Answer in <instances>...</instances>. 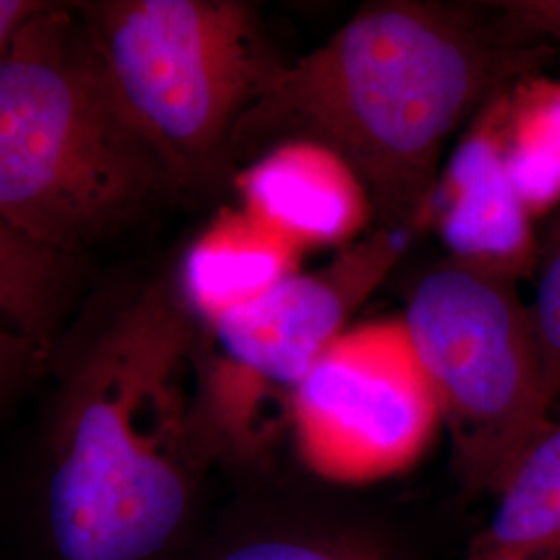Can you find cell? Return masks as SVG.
I'll list each match as a JSON object with an SVG mask.
<instances>
[{
  "mask_svg": "<svg viewBox=\"0 0 560 560\" xmlns=\"http://www.w3.org/2000/svg\"><path fill=\"white\" fill-rule=\"evenodd\" d=\"M200 339L185 300L152 284L60 384L42 469L55 560H168L212 465L196 409Z\"/></svg>",
  "mask_w": 560,
  "mask_h": 560,
  "instance_id": "cell-1",
  "label": "cell"
},
{
  "mask_svg": "<svg viewBox=\"0 0 560 560\" xmlns=\"http://www.w3.org/2000/svg\"><path fill=\"white\" fill-rule=\"evenodd\" d=\"M523 59L499 25L471 11L368 4L318 48L280 65L241 122L233 159L318 141L360 175L382 226L407 233L428 224L446 141L520 75Z\"/></svg>",
  "mask_w": 560,
  "mask_h": 560,
  "instance_id": "cell-2",
  "label": "cell"
},
{
  "mask_svg": "<svg viewBox=\"0 0 560 560\" xmlns=\"http://www.w3.org/2000/svg\"><path fill=\"white\" fill-rule=\"evenodd\" d=\"M168 189L85 23L44 4L0 55V222L71 256L133 224Z\"/></svg>",
  "mask_w": 560,
  "mask_h": 560,
  "instance_id": "cell-3",
  "label": "cell"
},
{
  "mask_svg": "<svg viewBox=\"0 0 560 560\" xmlns=\"http://www.w3.org/2000/svg\"><path fill=\"white\" fill-rule=\"evenodd\" d=\"M83 15L115 101L175 189L221 175L282 65L254 11L235 0H115Z\"/></svg>",
  "mask_w": 560,
  "mask_h": 560,
  "instance_id": "cell-4",
  "label": "cell"
},
{
  "mask_svg": "<svg viewBox=\"0 0 560 560\" xmlns=\"http://www.w3.org/2000/svg\"><path fill=\"white\" fill-rule=\"evenodd\" d=\"M400 318L451 434L463 490L494 494L552 421L532 312L517 282L442 261L416 282Z\"/></svg>",
  "mask_w": 560,
  "mask_h": 560,
  "instance_id": "cell-5",
  "label": "cell"
},
{
  "mask_svg": "<svg viewBox=\"0 0 560 560\" xmlns=\"http://www.w3.org/2000/svg\"><path fill=\"white\" fill-rule=\"evenodd\" d=\"M441 423L400 316L351 324L289 400L301 457L335 480L399 471L421 457Z\"/></svg>",
  "mask_w": 560,
  "mask_h": 560,
  "instance_id": "cell-6",
  "label": "cell"
},
{
  "mask_svg": "<svg viewBox=\"0 0 560 560\" xmlns=\"http://www.w3.org/2000/svg\"><path fill=\"white\" fill-rule=\"evenodd\" d=\"M405 231L381 226L340 249L314 272L298 270L268 293L208 322L219 353L208 358L229 378L289 399L301 378L351 326V318L399 261Z\"/></svg>",
  "mask_w": 560,
  "mask_h": 560,
  "instance_id": "cell-7",
  "label": "cell"
},
{
  "mask_svg": "<svg viewBox=\"0 0 560 560\" xmlns=\"http://www.w3.org/2000/svg\"><path fill=\"white\" fill-rule=\"evenodd\" d=\"M506 88L469 120V129L442 164L428 224L436 226L448 260L520 284L536 270L540 252L534 214L506 154Z\"/></svg>",
  "mask_w": 560,
  "mask_h": 560,
  "instance_id": "cell-8",
  "label": "cell"
},
{
  "mask_svg": "<svg viewBox=\"0 0 560 560\" xmlns=\"http://www.w3.org/2000/svg\"><path fill=\"white\" fill-rule=\"evenodd\" d=\"M243 210L298 245L345 249L365 237L376 208L353 166L318 141L264 150L240 177Z\"/></svg>",
  "mask_w": 560,
  "mask_h": 560,
  "instance_id": "cell-9",
  "label": "cell"
},
{
  "mask_svg": "<svg viewBox=\"0 0 560 560\" xmlns=\"http://www.w3.org/2000/svg\"><path fill=\"white\" fill-rule=\"evenodd\" d=\"M303 252L249 212H229L189 249L183 293L206 322L258 300L300 270Z\"/></svg>",
  "mask_w": 560,
  "mask_h": 560,
  "instance_id": "cell-10",
  "label": "cell"
},
{
  "mask_svg": "<svg viewBox=\"0 0 560 560\" xmlns=\"http://www.w3.org/2000/svg\"><path fill=\"white\" fill-rule=\"evenodd\" d=\"M465 560H560V421H550L494 490Z\"/></svg>",
  "mask_w": 560,
  "mask_h": 560,
  "instance_id": "cell-11",
  "label": "cell"
},
{
  "mask_svg": "<svg viewBox=\"0 0 560 560\" xmlns=\"http://www.w3.org/2000/svg\"><path fill=\"white\" fill-rule=\"evenodd\" d=\"M506 154L521 196L536 214L560 200V81L504 90Z\"/></svg>",
  "mask_w": 560,
  "mask_h": 560,
  "instance_id": "cell-12",
  "label": "cell"
},
{
  "mask_svg": "<svg viewBox=\"0 0 560 560\" xmlns=\"http://www.w3.org/2000/svg\"><path fill=\"white\" fill-rule=\"evenodd\" d=\"M200 560H397L378 534L347 523L287 521L241 529Z\"/></svg>",
  "mask_w": 560,
  "mask_h": 560,
  "instance_id": "cell-13",
  "label": "cell"
},
{
  "mask_svg": "<svg viewBox=\"0 0 560 560\" xmlns=\"http://www.w3.org/2000/svg\"><path fill=\"white\" fill-rule=\"evenodd\" d=\"M67 258L0 222V320L44 345L65 295Z\"/></svg>",
  "mask_w": 560,
  "mask_h": 560,
  "instance_id": "cell-14",
  "label": "cell"
},
{
  "mask_svg": "<svg viewBox=\"0 0 560 560\" xmlns=\"http://www.w3.org/2000/svg\"><path fill=\"white\" fill-rule=\"evenodd\" d=\"M536 300L529 305L538 351H540L541 374L546 393L552 400L560 399V222L540 254Z\"/></svg>",
  "mask_w": 560,
  "mask_h": 560,
  "instance_id": "cell-15",
  "label": "cell"
},
{
  "mask_svg": "<svg viewBox=\"0 0 560 560\" xmlns=\"http://www.w3.org/2000/svg\"><path fill=\"white\" fill-rule=\"evenodd\" d=\"M504 38L521 42L550 40L560 44V0H511L497 4Z\"/></svg>",
  "mask_w": 560,
  "mask_h": 560,
  "instance_id": "cell-16",
  "label": "cell"
},
{
  "mask_svg": "<svg viewBox=\"0 0 560 560\" xmlns=\"http://www.w3.org/2000/svg\"><path fill=\"white\" fill-rule=\"evenodd\" d=\"M44 358V345L9 326H0V399L32 376Z\"/></svg>",
  "mask_w": 560,
  "mask_h": 560,
  "instance_id": "cell-17",
  "label": "cell"
},
{
  "mask_svg": "<svg viewBox=\"0 0 560 560\" xmlns=\"http://www.w3.org/2000/svg\"><path fill=\"white\" fill-rule=\"evenodd\" d=\"M44 2L30 0H0V55L7 44L18 34L21 25L30 20L36 11H40Z\"/></svg>",
  "mask_w": 560,
  "mask_h": 560,
  "instance_id": "cell-18",
  "label": "cell"
}]
</instances>
